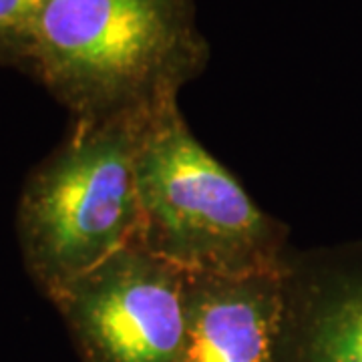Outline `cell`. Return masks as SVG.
<instances>
[{
  "label": "cell",
  "instance_id": "cell-1",
  "mask_svg": "<svg viewBox=\"0 0 362 362\" xmlns=\"http://www.w3.org/2000/svg\"><path fill=\"white\" fill-rule=\"evenodd\" d=\"M195 0H49L25 71L73 119L139 113L207 66Z\"/></svg>",
  "mask_w": 362,
  "mask_h": 362
},
{
  "label": "cell",
  "instance_id": "cell-2",
  "mask_svg": "<svg viewBox=\"0 0 362 362\" xmlns=\"http://www.w3.org/2000/svg\"><path fill=\"white\" fill-rule=\"evenodd\" d=\"M153 109L75 119L26 180L16 232L26 270L49 300L137 246V153Z\"/></svg>",
  "mask_w": 362,
  "mask_h": 362
},
{
  "label": "cell",
  "instance_id": "cell-3",
  "mask_svg": "<svg viewBox=\"0 0 362 362\" xmlns=\"http://www.w3.org/2000/svg\"><path fill=\"white\" fill-rule=\"evenodd\" d=\"M137 246L187 274L290 268L286 228L195 139L177 97L149 113L137 153Z\"/></svg>",
  "mask_w": 362,
  "mask_h": 362
},
{
  "label": "cell",
  "instance_id": "cell-4",
  "mask_svg": "<svg viewBox=\"0 0 362 362\" xmlns=\"http://www.w3.org/2000/svg\"><path fill=\"white\" fill-rule=\"evenodd\" d=\"M85 362H180L185 272L131 246L52 300Z\"/></svg>",
  "mask_w": 362,
  "mask_h": 362
},
{
  "label": "cell",
  "instance_id": "cell-5",
  "mask_svg": "<svg viewBox=\"0 0 362 362\" xmlns=\"http://www.w3.org/2000/svg\"><path fill=\"white\" fill-rule=\"evenodd\" d=\"M292 266V262H290ZM288 274H187L180 362H278Z\"/></svg>",
  "mask_w": 362,
  "mask_h": 362
},
{
  "label": "cell",
  "instance_id": "cell-6",
  "mask_svg": "<svg viewBox=\"0 0 362 362\" xmlns=\"http://www.w3.org/2000/svg\"><path fill=\"white\" fill-rule=\"evenodd\" d=\"M278 362H362V244L292 262Z\"/></svg>",
  "mask_w": 362,
  "mask_h": 362
},
{
  "label": "cell",
  "instance_id": "cell-7",
  "mask_svg": "<svg viewBox=\"0 0 362 362\" xmlns=\"http://www.w3.org/2000/svg\"><path fill=\"white\" fill-rule=\"evenodd\" d=\"M49 0H0V65L25 71L35 28Z\"/></svg>",
  "mask_w": 362,
  "mask_h": 362
}]
</instances>
